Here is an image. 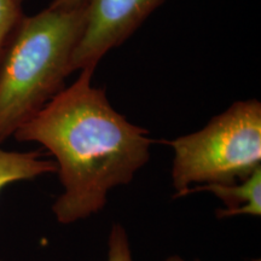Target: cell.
<instances>
[{"instance_id":"obj_2","label":"cell","mask_w":261,"mask_h":261,"mask_svg":"<svg viewBox=\"0 0 261 261\" xmlns=\"http://www.w3.org/2000/svg\"><path fill=\"white\" fill-rule=\"evenodd\" d=\"M87 0L22 16L0 54V144L64 89L83 37Z\"/></svg>"},{"instance_id":"obj_5","label":"cell","mask_w":261,"mask_h":261,"mask_svg":"<svg viewBox=\"0 0 261 261\" xmlns=\"http://www.w3.org/2000/svg\"><path fill=\"white\" fill-rule=\"evenodd\" d=\"M200 191H210L225 204L224 210L217 211V217H236V215H261V167L254 171L240 184H202L187 189L185 195Z\"/></svg>"},{"instance_id":"obj_9","label":"cell","mask_w":261,"mask_h":261,"mask_svg":"<svg viewBox=\"0 0 261 261\" xmlns=\"http://www.w3.org/2000/svg\"><path fill=\"white\" fill-rule=\"evenodd\" d=\"M85 0H52L50 6H55V8H71V6L79 5Z\"/></svg>"},{"instance_id":"obj_3","label":"cell","mask_w":261,"mask_h":261,"mask_svg":"<svg viewBox=\"0 0 261 261\" xmlns=\"http://www.w3.org/2000/svg\"><path fill=\"white\" fill-rule=\"evenodd\" d=\"M174 150V197L191 184H234L261 167V103L240 100L203 128L165 142Z\"/></svg>"},{"instance_id":"obj_4","label":"cell","mask_w":261,"mask_h":261,"mask_svg":"<svg viewBox=\"0 0 261 261\" xmlns=\"http://www.w3.org/2000/svg\"><path fill=\"white\" fill-rule=\"evenodd\" d=\"M163 2L87 0L86 24L71 60V71L96 69L108 52L125 42Z\"/></svg>"},{"instance_id":"obj_7","label":"cell","mask_w":261,"mask_h":261,"mask_svg":"<svg viewBox=\"0 0 261 261\" xmlns=\"http://www.w3.org/2000/svg\"><path fill=\"white\" fill-rule=\"evenodd\" d=\"M23 0H0V54L10 33L23 16Z\"/></svg>"},{"instance_id":"obj_1","label":"cell","mask_w":261,"mask_h":261,"mask_svg":"<svg viewBox=\"0 0 261 261\" xmlns=\"http://www.w3.org/2000/svg\"><path fill=\"white\" fill-rule=\"evenodd\" d=\"M93 68H85L40 112L15 133L54 156L64 191L52 211L60 224H71L104 208L112 189L127 185L150 160L155 140L130 123L93 86Z\"/></svg>"},{"instance_id":"obj_8","label":"cell","mask_w":261,"mask_h":261,"mask_svg":"<svg viewBox=\"0 0 261 261\" xmlns=\"http://www.w3.org/2000/svg\"><path fill=\"white\" fill-rule=\"evenodd\" d=\"M108 261H133L129 242L122 225L114 224L108 240Z\"/></svg>"},{"instance_id":"obj_10","label":"cell","mask_w":261,"mask_h":261,"mask_svg":"<svg viewBox=\"0 0 261 261\" xmlns=\"http://www.w3.org/2000/svg\"><path fill=\"white\" fill-rule=\"evenodd\" d=\"M166 261H185V260L181 259V257L178 256V255H173V256H169ZM196 261H200V260H196ZM253 261H260V260L257 259V260H253Z\"/></svg>"},{"instance_id":"obj_6","label":"cell","mask_w":261,"mask_h":261,"mask_svg":"<svg viewBox=\"0 0 261 261\" xmlns=\"http://www.w3.org/2000/svg\"><path fill=\"white\" fill-rule=\"evenodd\" d=\"M50 173H57L56 163L42 158L39 151L18 152L0 149V192L16 181L29 180Z\"/></svg>"}]
</instances>
